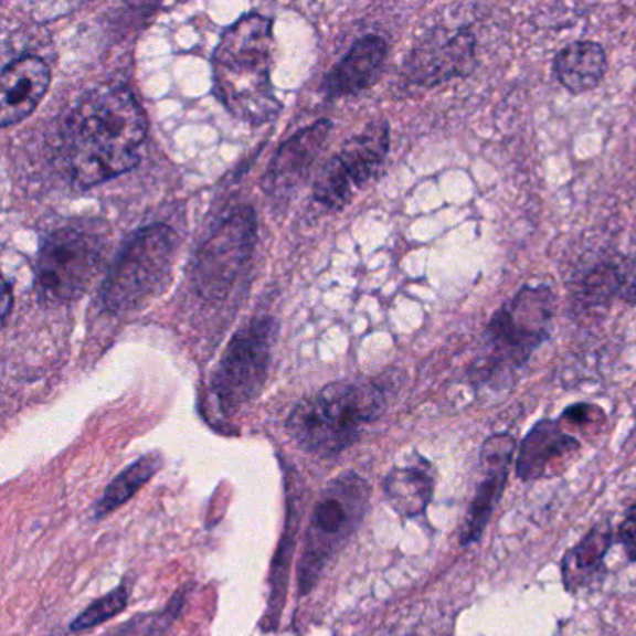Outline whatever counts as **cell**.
I'll use <instances>...</instances> for the list:
<instances>
[{
    "label": "cell",
    "mask_w": 636,
    "mask_h": 636,
    "mask_svg": "<svg viewBox=\"0 0 636 636\" xmlns=\"http://www.w3.org/2000/svg\"><path fill=\"white\" fill-rule=\"evenodd\" d=\"M146 131L145 113L127 88L113 86L88 94L70 116L64 135L73 181L88 189L135 169Z\"/></svg>",
    "instance_id": "cell-1"
},
{
    "label": "cell",
    "mask_w": 636,
    "mask_h": 636,
    "mask_svg": "<svg viewBox=\"0 0 636 636\" xmlns=\"http://www.w3.org/2000/svg\"><path fill=\"white\" fill-rule=\"evenodd\" d=\"M273 45V21L259 13H246L216 45L215 94L237 120L259 126L280 113L271 85Z\"/></svg>",
    "instance_id": "cell-2"
},
{
    "label": "cell",
    "mask_w": 636,
    "mask_h": 636,
    "mask_svg": "<svg viewBox=\"0 0 636 636\" xmlns=\"http://www.w3.org/2000/svg\"><path fill=\"white\" fill-rule=\"evenodd\" d=\"M554 312L556 295L545 284H524L517 289L487 321L486 353L470 368V378L478 384H495L527 367L530 357L551 338Z\"/></svg>",
    "instance_id": "cell-3"
},
{
    "label": "cell",
    "mask_w": 636,
    "mask_h": 636,
    "mask_svg": "<svg viewBox=\"0 0 636 636\" xmlns=\"http://www.w3.org/2000/svg\"><path fill=\"white\" fill-rule=\"evenodd\" d=\"M384 405L386 396L375 383H332L295 405L288 432L303 451L337 456L361 437L364 426L378 421Z\"/></svg>",
    "instance_id": "cell-4"
},
{
    "label": "cell",
    "mask_w": 636,
    "mask_h": 636,
    "mask_svg": "<svg viewBox=\"0 0 636 636\" xmlns=\"http://www.w3.org/2000/svg\"><path fill=\"white\" fill-rule=\"evenodd\" d=\"M178 248L180 237L167 224L137 230L121 246L103 284L102 299L108 312H131L161 294Z\"/></svg>",
    "instance_id": "cell-5"
},
{
    "label": "cell",
    "mask_w": 636,
    "mask_h": 636,
    "mask_svg": "<svg viewBox=\"0 0 636 636\" xmlns=\"http://www.w3.org/2000/svg\"><path fill=\"white\" fill-rule=\"evenodd\" d=\"M370 486L357 473L330 481L314 508L299 562V590L305 595L318 584L330 560L342 551L367 516Z\"/></svg>",
    "instance_id": "cell-6"
},
{
    "label": "cell",
    "mask_w": 636,
    "mask_h": 636,
    "mask_svg": "<svg viewBox=\"0 0 636 636\" xmlns=\"http://www.w3.org/2000/svg\"><path fill=\"white\" fill-rule=\"evenodd\" d=\"M107 241L91 224H70L43 241L36 259V286L49 303H72L99 273Z\"/></svg>",
    "instance_id": "cell-7"
},
{
    "label": "cell",
    "mask_w": 636,
    "mask_h": 636,
    "mask_svg": "<svg viewBox=\"0 0 636 636\" xmlns=\"http://www.w3.org/2000/svg\"><path fill=\"white\" fill-rule=\"evenodd\" d=\"M253 208H235L211 230L192 264L194 288L204 299L221 300L232 292L248 267L256 248Z\"/></svg>",
    "instance_id": "cell-8"
},
{
    "label": "cell",
    "mask_w": 636,
    "mask_h": 636,
    "mask_svg": "<svg viewBox=\"0 0 636 636\" xmlns=\"http://www.w3.org/2000/svg\"><path fill=\"white\" fill-rule=\"evenodd\" d=\"M276 330L275 319L259 318L232 338L211 381V392L224 414L237 413L264 389Z\"/></svg>",
    "instance_id": "cell-9"
},
{
    "label": "cell",
    "mask_w": 636,
    "mask_h": 636,
    "mask_svg": "<svg viewBox=\"0 0 636 636\" xmlns=\"http://www.w3.org/2000/svg\"><path fill=\"white\" fill-rule=\"evenodd\" d=\"M389 150V121L383 118L370 121L361 135L348 140L342 150L321 169L314 183V200L325 210H342L353 199L354 191L378 174Z\"/></svg>",
    "instance_id": "cell-10"
},
{
    "label": "cell",
    "mask_w": 636,
    "mask_h": 636,
    "mask_svg": "<svg viewBox=\"0 0 636 636\" xmlns=\"http://www.w3.org/2000/svg\"><path fill=\"white\" fill-rule=\"evenodd\" d=\"M478 67V38L473 29L462 26L433 29L409 53L403 75L414 86L445 85L454 78H467Z\"/></svg>",
    "instance_id": "cell-11"
},
{
    "label": "cell",
    "mask_w": 636,
    "mask_h": 636,
    "mask_svg": "<svg viewBox=\"0 0 636 636\" xmlns=\"http://www.w3.org/2000/svg\"><path fill=\"white\" fill-rule=\"evenodd\" d=\"M516 446V438L511 437L510 433H495L484 441L480 451L484 480L476 487L473 502L468 506L467 519L462 530L463 547L473 545L480 540L491 521L492 511L499 506L505 492Z\"/></svg>",
    "instance_id": "cell-12"
},
{
    "label": "cell",
    "mask_w": 636,
    "mask_h": 636,
    "mask_svg": "<svg viewBox=\"0 0 636 636\" xmlns=\"http://www.w3.org/2000/svg\"><path fill=\"white\" fill-rule=\"evenodd\" d=\"M329 132L330 121L321 120L295 132L288 142H284L280 150L276 151L264 178L267 194L284 199L303 186L310 176L314 162L324 150Z\"/></svg>",
    "instance_id": "cell-13"
},
{
    "label": "cell",
    "mask_w": 636,
    "mask_h": 636,
    "mask_svg": "<svg viewBox=\"0 0 636 636\" xmlns=\"http://www.w3.org/2000/svg\"><path fill=\"white\" fill-rule=\"evenodd\" d=\"M581 443L573 435L565 433L559 421H540L527 437L522 438L519 456L516 462L517 478L522 481H536L556 475L564 468L562 462H568L579 454Z\"/></svg>",
    "instance_id": "cell-14"
},
{
    "label": "cell",
    "mask_w": 636,
    "mask_h": 636,
    "mask_svg": "<svg viewBox=\"0 0 636 636\" xmlns=\"http://www.w3.org/2000/svg\"><path fill=\"white\" fill-rule=\"evenodd\" d=\"M51 85L47 62L38 56H23L10 62L2 72L0 124L13 126L24 120L40 105Z\"/></svg>",
    "instance_id": "cell-15"
},
{
    "label": "cell",
    "mask_w": 636,
    "mask_h": 636,
    "mask_svg": "<svg viewBox=\"0 0 636 636\" xmlns=\"http://www.w3.org/2000/svg\"><path fill=\"white\" fill-rule=\"evenodd\" d=\"M389 45L383 38L368 34L354 42L349 53L324 78L321 91L329 97L351 96L367 91L383 73Z\"/></svg>",
    "instance_id": "cell-16"
},
{
    "label": "cell",
    "mask_w": 636,
    "mask_h": 636,
    "mask_svg": "<svg viewBox=\"0 0 636 636\" xmlns=\"http://www.w3.org/2000/svg\"><path fill=\"white\" fill-rule=\"evenodd\" d=\"M606 67L608 61L605 47L592 40L568 43L554 54L552 61L554 77L565 91L575 96L595 91L605 78Z\"/></svg>",
    "instance_id": "cell-17"
},
{
    "label": "cell",
    "mask_w": 636,
    "mask_h": 636,
    "mask_svg": "<svg viewBox=\"0 0 636 636\" xmlns=\"http://www.w3.org/2000/svg\"><path fill=\"white\" fill-rule=\"evenodd\" d=\"M613 543V529L608 522H600L562 560V579L571 594H576L605 575V554Z\"/></svg>",
    "instance_id": "cell-18"
},
{
    "label": "cell",
    "mask_w": 636,
    "mask_h": 636,
    "mask_svg": "<svg viewBox=\"0 0 636 636\" xmlns=\"http://www.w3.org/2000/svg\"><path fill=\"white\" fill-rule=\"evenodd\" d=\"M435 476L426 463L392 468L384 478V495L402 517L422 516L432 502Z\"/></svg>",
    "instance_id": "cell-19"
},
{
    "label": "cell",
    "mask_w": 636,
    "mask_h": 636,
    "mask_svg": "<svg viewBox=\"0 0 636 636\" xmlns=\"http://www.w3.org/2000/svg\"><path fill=\"white\" fill-rule=\"evenodd\" d=\"M625 288V258L603 262L586 271L575 284L571 300L581 312L606 310L614 299H622Z\"/></svg>",
    "instance_id": "cell-20"
},
{
    "label": "cell",
    "mask_w": 636,
    "mask_h": 636,
    "mask_svg": "<svg viewBox=\"0 0 636 636\" xmlns=\"http://www.w3.org/2000/svg\"><path fill=\"white\" fill-rule=\"evenodd\" d=\"M161 465L162 457L159 454H146L137 462L131 463L124 473H120L115 480L108 484L102 499L97 500L94 517L103 519V517L110 516L113 511L118 510L120 506L126 505L135 492L140 491L157 475Z\"/></svg>",
    "instance_id": "cell-21"
},
{
    "label": "cell",
    "mask_w": 636,
    "mask_h": 636,
    "mask_svg": "<svg viewBox=\"0 0 636 636\" xmlns=\"http://www.w3.org/2000/svg\"><path fill=\"white\" fill-rule=\"evenodd\" d=\"M127 600H129L127 590L124 586H118L102 600L94 601L88 608L78 614L75 622L70 625V630L83 633V630L94 629L107 619L115 618L116 614H120L126 608Z\"/></svg>",
    "instance_id": "cell-22"
},
{
    "label": "cell",
    "mask_w": 636,
    "mask_h": 636,
    "mask_svg": "<svg viewBox=\"0 0 636 636\" xmlns=\"http://www.w3.org/2000/svg\"><path fill=\"white\" fill-rule=\"evenodd\" d=\"M601 418H603V411L595 405H590V403H575V405L565 409L564 414H562V421L579 427L590 426Z\"/></svg>",
    "instance_id": "cell-23"
},
{
    "label": "cell",
    "mask_w": 636,
    "mask_h": 636,
    "mask_svg": "<svg viewBox=\"0 0 636 636\" xmlns=\"http://www.w3.org/2000/svg\"><path fill=\"white\" fill-rule=\"evenodd\" d=\"M619 540L624 543L627 556L636 562V505L630 506L624 522L619 524Z\"/></svg>",
    "instance_id": "cell-24"
},
{
    "label": "cell",
    "mask_w": 636,
    "mask_h": 636,
    "mask_svg": "<svg viewBox=\"0 0 636 636\" xmlns=\"http://www.w3.org/2000/svg\"><path fill=\"white\" fill-rule=\"evenodd\" d=\"M622 299L629 305L636 303V254L625 258V288Z\"/></svg>",
    "instance_id": "cell-25"
},
{
    "label": "cell",
    "mask_w": 636,
    "mask_h": 636,
    "mask_svg": "<svg viewBox=\"0 0 636 636\" xmlns=\"http://www.w3.org/2000/svg\"><path fill=\"white\" fill-rule=\"evenodd\" d=\"M10 305H12V288L10 283L4 284V292H2V319L7 324L8 314H10Z\"/></svg>",
    "instance_id": "cell-26"
}]
</instances>
